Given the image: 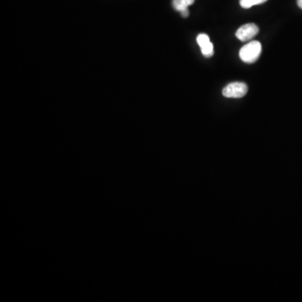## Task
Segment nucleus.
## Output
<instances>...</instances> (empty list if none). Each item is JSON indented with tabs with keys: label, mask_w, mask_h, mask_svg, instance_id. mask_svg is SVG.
<instances>
[{
	"label": "nucleus",
	"mask_w": 302,
	"mask_h": 302,
	"mask_svg": "<svg viewBox=\"0 0 302 302\" xmlns=\"http://www.w3.org/2000/svg\"><path fill=\"white\" fill-rule=\"evenodd\" d=\"M262 46L257 41L249 42L239 51V57L245 63H254L261 55Z\"/></svg>",
	"instance_id": "f257e3e1"
},
{
	"label": "nucleus",
	"mask_w": 302,
	"mask_h": 302,
	"mask_svg": "<svg viewBox=\"0 0 302 302\" xmlns=\"http://www.w3.org/2000/svg\"><path fill=\"white\" fill-rule=\"evenodd\" d=\"M248 86L244 83H232L226 86L223 90V95L229 98H240L247 94Z\"/></svg>",
	"instance_id": "f03ea898"
},
{
	"label": "nucleus",
	"mask_w": 302,
	"mask_h": 302,
	"mask_svg": "<svg viewBox=\"0 0 302 302\" xmlns=\"http://www.w3.org/2000/svg\"><path fill=\"white\" fill-rule=\"evenodd\" d=\"M258 27L255 24H246L237 30L236 37L243 42L251 41L258 33Z\"/></svg>",
	"instance_id": "7ed1b4c3"
},
{
	"label": "nucleus",
	"mask_w": 302,
	"mask_h": 302,
	"mask_svg": "<svg viewBox=\"0 0 302 302\" xmlns=\"http://www.w3.org/2000/svg\"><path fill=\"white\" fill-rule=\"evenodd\" d=\"M197 44L201 47L202 53L205 57H211L214 54L213 45L207 34H200L196 38Z\"/></svg>",
	"instance_id": "20e7f679"
},
{
	"label": "nucleus",
	"mask_w": 302,
	"mask_h": 302,
	"mask_svg": "<svg viewBox=\"0 0 302 302\" xmlns=\"http://www.w3.org/2000/svg\"><path fill=\"white\" fill-rule=\"evenodd\" d=\"M194 2L195 0H173L172 5H173L174 9L180 12L183 17L187 18L189 15L188 7L193 5Z\"/></svg>",
	"instance_id": "39448f33"
},
{
	"label": "nucleus",
	"mask_w": 302,
	"mask_h": 302,
	"mask_svg": "<svg viewBox=\"0 0 302 302\" xmlns=\"http://www.w3.org/2000/svg\"><path fill=\"white\" fill-rule=\"evenodd\" d=\"M266 1L267 0H240V5L244 9H249V8L255 6V5L264 4Z\"/></svg>",
	"instance_id": "423d86ee"
},
{
	"label": "nucleus",
	"mask_w": 302,
	"mask_h": 302,
	"mask_svg": "<svg viewBox=\"0 0 302 302\" xmlns=\"http://www.w3.org/2000/svg\"><path fill=\"white\" fill-rule=\"evenodd\" d=\"M297 5L302 9V0H297Z\"/></svg>",
	"instance_id": "0eeeda50"
}]
</instances>
